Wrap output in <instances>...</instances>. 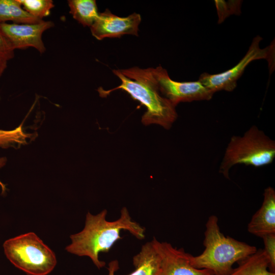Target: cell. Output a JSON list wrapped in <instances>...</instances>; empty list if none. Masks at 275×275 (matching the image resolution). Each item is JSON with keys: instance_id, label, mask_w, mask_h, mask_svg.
Here are the masks:
<instances>
[{"instance_id": "cell-1", "label": "cell", "mask_w": 275, "mask_h": 275, "mask_svg": "<svg viewBox=\"0 0 275 275\" xmlns=\"http://www.w3.org/2000/svg\"><path fill=\"white\" fill-rule=\"evenodd\" d=\"M107 213L106 209L96 215L88 212L84 229L70 236L71 242L65 248L72 254L89 257L98 269L105 265V262L99 260V253L109 251L122 238V230L128 231L139 240L145 236V229L132 219L126 207L122 208L119 218L114 221L106 220Z\"/></svg>"}, {"instance_id": "cell-2", "label": "cell", "mask_w": 275, "mask_h": 275, "mask_svg": "<svg viewBox=\"0 0 275 275\" xmlns=\"http://www.w3.org/2000/svg\"><path fill=\"white\" fill-rule=\"evenodd\" d=\"M203 245L205 250L200 255L189 254L193 266L208 269L213 275H228L232 266L255 253L257 249L246 243L224 235L221 231L216 215H211L206 224Z\"/></svg>"}, {"instance_id": "cell-4", "label": "cell", "mask_w": 275, "mask_h": 275, "mask_svg": "<svg viewBox=\"0 0 275 275\" xmlns=\"http://www.w3.org/2000/svg\"><path fill=\"white\" fill-rule=\"evenodd\" d=\"M275 157V142L256 126L241 136H233L226 149L219 172L229 179L230 169L237 164L260 167L271 163Z\"/></svg>"}, {"instance_id": "cell-14", "label": "cell", "mask_w": 275, "mask_h": 275, "mask_svg": "<svg viewBox=\"0 0 275 275\" xmlns=\"http://www.w3.org/2000/svg\"><path fill=\"white\" fill-rule=\"evenodd\" d=\"M70 13L84 26L91 27L99 16L95 0H69Z\"/></svg>"}, {"instance_id": "cell-19", "label": "cell", "mask_w": 275, "mask_h": 275, "mask_svg": "<svg viewBox=\"0 0 275 275\" xmlns=\"http://www.w3.org/2000/svg\"><path fill=\"white\" fill-rule=\"evenodd\" d=\"M264 245V251L266 253L269 261V268L270 271L275 270V234H270L262 237Z\"/></svg>"}, {"instance_id": "cell-22", "label": "cell", "mask_w": 275, "mask_h": 275, "mask_svg": "<svg viewBox=\"0 0 275 275\" xmlns=\"http://www.w3.org/2000/svg\"><path fill=\"white\" fill-rule=\"evenodd\" d=\"M4 162V161H3V158L0 159V167H1L2 166V165L3 164Z\"/></svg>"}, {"instance_id": "cell-10", "label": "cell", "mask_w": 275, "mask_h": 275, "mask_svg": "<svg viewBox=\"0 0 275 275\" xmlns=\"http://www.w3.org/2000/svg\"><path fill=\"white\" fill-rule=\"evenodd\" d=\"M141 21L139 14L134 13L127 17H121L106 9L99 14L90 29L92 36L99 40L105 38H120L124 35L138 36Z\"/></svg>"}, {"instance_id": "cell-11", "label": "cell", "mask_w": 275, "mask_h": 275, "mask_svg": "<svg viewBox=\"0 0 275 275\" xmlns=\"http://www.w3.org/2000/svg\"><path fill=\"white\" fill-rule=\"evenodd\" d=\"M261 207L252 216L248 225L249 233L258 237L275 234V191L270 186L263 193Z\"/></svg>"}, {"instance_id": "cell-20", "label": "cell", "mask_w": 275, "mask_h": 275, "mask_svg": "<svg viewBox=\"0 0 275 275\" xmlns=\"http://www.w3.org/2000/svg\"><path fill=\"white\" fill-rule=\"evenodd\" d=\"M14 57V50L12 48L0 29V57L8 61Z\"/></svg>"}, {"instance_id": "cell-6", "label": "cell", "mask_w": 275, "mask_h": 275, "mask_svg": "<svg viewBox=\"0 0 275 275\" xmlns=\"http://www.w3.org/2000/svg\"><path fill=\"white\" fill-rule=\"evenodd\" d=\"M138 71L175 107L182 102L209 100L214 94L199 80L181 82L172 79L161 66L146 69L138 67Z\"/></svg>"}, {"instance_id": "cell-8", "label": "cell", "mask_w": 275, "mask_h": 275, "mask_svg": "<svg viewBox=\"0 0 275 275\" xmlns=\"http://www.w3.org/2000/svg\"><path fill=\"white\" fill-rule=\"evenodd\" d=\"M53 25L52 21L44 20L32 24L1 22L0 29L14 50L33 47L43 53L46 50L43 33Z\"/></svg>"}, {"instance_id": "cell-18", "label": "cell", "mask_w": 275, "mask_h": 275, "mask_svg": "<svg viewBox=\"0 0 275 275\" xmlns=\"http://www.w3.org/2000/svg\"><path fill=\"white\" fill-rule=\"evenodd\" d=\"M30 135L23 131L22 125L11 130L0 129V146L7 147L13 143L23 144Z\"/></svg>"}, {"instance_id": "cell-3", "label": "cell", "mask_w": 275, "mask_h": 275, "mask_svg": "<svg viewBox=\"0 0 275 275\" xmlns=\"http://www.w3.org/2000/svg\"><path fill=\"white\" fill-rule=\"evenodd\" d=\"M113 72L119 77L121 84L109 90L105 91L99 88L98 91L101 97H106L116 90H123L146 107L147 111L142 118L144 125L156 124L167 129L171 127L177 117L175 106L160 94L153 84L139 73L138 67L113 70Z\"/></svg>"}, {"instance_id": "cell-5", "label": "cell", "mask_w": 275, "mask_h": 275, "mask_svg": "<svg viewBox=\"0 0 275 275\" xmlns=\"http://www.w3.org/2000/svg\"><path fill=\"white\" fill-rule=\"evenodd\" d=\"M3 248L11 263L28 275H47L57 264L53 252L33 232L7 240Z\"/></svg>"}, {"instance_id": "cell-13", "label": "cell", "mask_w": 275, "mask_h": 275, "mask_svg": "<svg viewBox=\"0 0 275 275\" xmlns=\"http://www.w3.org/2000/svg\"><path fill=\"white\" fill-rule=\"evenodd\" d=\"M42 20L26 12L18 0H0V23L11 21L15 23L32 24Z\"/></svg>"}, {"instance_id": "cell-7", "label": "cell", "mask_w": 275, "mask_h": 275, "mask_svg": "<svg viewBox=\"0 0 275 275\" xmlns=\"http://www.w3.org/2000/svg\"><path fill=\"white\" fill-rule=\"evenodd\" d=\"M262 38L259 35L253 39L245 56L234 67L223 72L209 74L204 72L200 75L198 80L213 94L219 91H233L237 87V82L244 70L252 61L265 59L272 61L274 46L261 48L260 42Z\"/></svg>"}, {"instance_id": "cell-12", "label": "cell", "mask_w": 275, "mask_h": 275, "mask_svg": "<svg viewBox=\"0 0 275 275\" xmlns=\"http://www.w3.org/2000/svg\"><path fill=\"white\" fill-rule=\"evenodd\" d=\"M133 271L128 275H159L161 260L152 240L142 245L139 253L133 257ZM119 268L117 260L111 261L108 264V274L115 275Z\"/></svg>"}, {"instance_id": "cell-21", "label": "cell", "mask_w": 275, "mask_h": 275, "mask_svg": "<svg viewBox=\"0 0 275 275\" xmlns=\"http://www.w3.org/2000/svg\"><path fill=\"white\" fill-rule=\"evenodd\" d=\"M8 61L0 57V78L7 67Z\"/></svg>"}, {"instance_id": "cell-23", "label": "cell", "mask_w": 275, "mask_h": 275, "mask_svg": "<svg viewBox=\"0 0 275 275\" xmlns=\"http://www.w3.org/2000/svg\"><path fill=\"white\" fill-rule=\"evenodd\" d=\"M0 184H1V185H2V188H4V186H3V184H2V183H1L0 182Z\"/></svg>"}, {"instance_id": "cell-17", "label": "cell", "mask_w": 275, "mask_h": 275, "mask_svg": "<svg viewBox=\"0 0 275 275\" xmlns=\"http://www.w3.org/2000/svg\"><path fill=\"white\" fill-rule=\"evenodd\" d=\"M218 17V23H221L226 18L231 15L241 13L240 1H214Z\"/></svg>"}, {"instance_id": "cell-9", "label": "cell", "mask_w": 275, "mask_h": 275, "mask_svg": "<svg viewBox=\"0 0 275 275\" xmlns=\"http://www.w3.org/2000/svg\"><path fill=\"white\" fill-rule=\"evenodd\" d=\"M161 260L159 275H213L208 269H198L190 262L189 254L182 248L177 249L167 242L152 240Z\"/></svg>"}, {"instance_id": "cell-15", "label": "cell", "mask_w": 275, "mask_h": 275, "mask_svg": "<svg viewBox=\"0 0 275 275\" xmlns=\"http://www.w3.org/2000/svg\"><path fill=\"white\" fill-rule=\"evenodd\" d=\"M238 263V266L228 275H259L261 267L266 264L269 265L270 261L264 250L259 249Z\"/></svg>"}, {"instance_id": "cell-16", "label": "cell", "mask_w": 275, "mask_h": 275, "mask_svg": "<svg viewBox=\"0 0 275 275\" xmlns=\"http://www.w3.org/2000/svg\"><path fill=\"white\" fill-rule=\"evenodd\" d=\"M23 9L32 16L43 20L54 7L51 0H18Z\"/></svg>"}]
</instances>
